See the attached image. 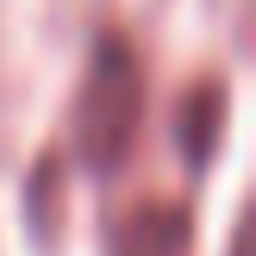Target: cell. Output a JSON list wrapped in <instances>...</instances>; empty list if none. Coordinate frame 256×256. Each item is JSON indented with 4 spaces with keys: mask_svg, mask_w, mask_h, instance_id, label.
I'll list each match as a JSON object with an SVG mask.
<instances>
[{
    "mask_svg": "<svg viewBox=\"0 0 256 256\" xmlns=\"http://www.w3.org/2000/svg\"><path fill=\"white\" fill-rule=\"evenodd\" d=\"M138 125V69L125 44H100L94 75H88V100H82V138L94 162H119L125 138Z\"/></svg>",
    "mask_w": 256,
    "mask_h": 256,
    "instance_id": "cell-1",
    "label": "cell"
},
{
    "mask_svg": "<svg viewBox=\"0 0 256 256\" xmlns=\"http://www.w3.org/2000/svg\"><path fill=\"white\" fill-rule=\"evenodd\" d=\"M182 250H188L182 212H138V225L119 238V256H182Z\"/></svg>",
    "mask_w": 256,
    "mask_h": 256,
    "instance_id": "cell-2",
    "label": "cell"
}]
</instances>
